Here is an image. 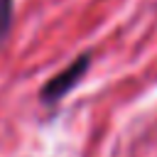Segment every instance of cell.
I'll use <instances>...</instances> for the list:
<instances>
[{
    "label": "cell",
    "mask_w": 157,
    "mask_h": 157,
    "mask_svg": "<svg viewBox=\"0 0 157 157\" xmlns=\"http://www.w3.org/2000/svg\"><path fill=\"white\" fill-rule=\"evenodd\" d=\"M91 54H81V56H76L66 69H61L56 76H52L44 86H42V91H39V98H42V103H56V101H61L83 76H86V71H88V66H91Z\"/></svg>",
    "instance_id": "cell-1"
},
{
    "label": "cell",
    "mask_w": 157,
    "mask_h": 157,
    "mask_svg": "<svg viewBox=\"0 0 157 157\" xmlns=\"http://www.w3.org/2000/svg\"><path fill=\"white\" fill-rule=\"evenodd\" d=\"M15 0H0V44L7 39L12 20H15Z\"/></svg>",
    "instance_id": "cell-2"
}]
</instances>
